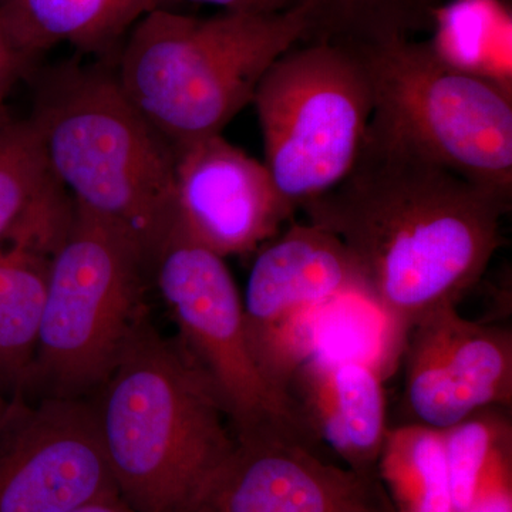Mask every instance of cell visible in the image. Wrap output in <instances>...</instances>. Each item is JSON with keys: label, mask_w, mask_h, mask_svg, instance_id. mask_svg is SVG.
Wrapping results in <instances>:
<instances>
[{"label": "cell", "mask_w": 512, "mask_h": 512, "mask_svg": "<svg viewBox=\"0 0 512 512\" xmlns=\"http://www.w3.org/2000/svg\"><path fill=\"white\" fill-rule=\"evenodd\" d=\"M309 40L373 47L412 39L433 28L443 0H303Z\"/></svg>", "instance_id": "ffe728a7"}, {"label": "cell", "mask_w": 512, "mask_h": 512, "mask_svg": "<svg viewBox=\"0 0 512 512\" xmlns=\"http://www.w3.org/2000/svg\"><path fill=\"white\" fill-rule=\"evenodd\" d=\"M69 512H137L131 505H128L119 494L107 495L99 500L80 505Z\"/></svg>", "instance_id": "d4e9b609"}, {"label": "cell", "mask_w": 512, "mask_h": 512, "mask_svg": "<svg viewBox=\"0 0 512 512\" xmlns=\"http://www.w3.org/2000/svg\"><path fill=\"white\" fill-rule=\"evenodd\" d=\"M177 0H0V20L33 59L59 45L80 55L116 60L131 29Z\"/></svg>", "instance_id": "9a60e30c"}, {"label": "cell", "mask_w": 512, "mask_h": 512, "mask_svg": "<svg viewBox=\"0 0 512 512\" xmlns=\"http://www.w3.org/2000/svg\"><path fill=\"white\" fill-rule=\"evenodd\" d=\"M441 431L457 512H466L487 488L512 480L510 409L485 407Z\"/></svg>", "instance_id": "d6986e66"}, {"label": "cell", "mask_w": 512, "mask_h": 512, "mask_svg": "<svg viewBox=\"0 0 512 512\" xmlns=\"http://www.w3.org/2000/svg\"><path fill=\"white\" fill-rule=\"evenodd\" d=\"M350 298L366 301L365 279L332 232L295 222L262 245L242 306L249 345L271 382L289 392L296 370L316 350V319Z\"/></svg>", "instance_id": "9c48e42d"}, {"label": "cell", "mask_w": 512, "mask_h": 512, "mask_svg": "<svg viewBox=\"0 0 512 512\" xmlns=\"http://www.w3.org/2000/svg\"><path fill=\"white\" fill-rule=\"evenodd\" d=\"M367 512H394L392 505L390 503H386L383 505H380V507L373 508V510L367 511Z\"/></svg>", "instance_id": "4316f807"}, {"label": "cell", "mask_w": 512, "mask_h": 512, "mask_svg": "<svg viewBox=\"0 0 512 512\" xmlns=\"http://www.w3.org/2000/svg\"><path fill=\"white\" fill-rule=\"evenodd\" d=\"M181 2V0H177ZM218 6L222 12L249 13V15H272L298 5L301 0H188Z\"/></svg>", "instance_id": "603a6c76"}, {"label": "cell", "mask_w": 512, "mask_h": 512, "mask_svg": "<svg viewBox=\"0 0 512 512\" xmlns=\"http://www.w3.org/2000/svg\"><path fill=\"white\" fill-rule=\"evenodd\" d=\"M10 120V116L8 114V110L0 111V127L5 126L6 123Z\"/></svg>", "instance_id": "83f0119b"}, {"label": "cell", "mask_w": 512, "mask_h": 512, "mask_svg": "<svg viewBox=\"0 0 512 512\" xmlns=\"http://www.w3.org/2000/svg\"><path fill=\"white\" fill-rule=\"evenodd\" d=\"M120 497L137 512H208L237 448L201 367L144 315L92 394Z\"/></svg>", "instance_id": "7a4b0ae2"}, {"label": "cell", "mask_w": 512, "mask_h": 512, "mask_svg": "<svg viewBox=\"0 0 512 512\" xmlns=\"http://www.w3.org/2000/svg\"><path fill=\"white\" fill-rule=\"evenodd\" d=\"M429 46L456 72L512 93V15L504 0H450L434 13Z\"/></svg>", "instance_id": "e0dca14e"}, {"label": "cell", "mask_w": 512, "mask_h": 512, "mask_svg": "<svg viewBox=\"0 0 512 512\" xmlns=\"http://www.w3.org/2000/svg\"><path fill=\"white\" fill-rule=\"evenodd\" d=\"M114 494L90 399L10 400L0 421V512H69Z\"/></svg>", "instance_id": "30bf717a"}, {"label": "cell", "mask_w": 512, "mask_h": 512, "mask_svg": "<svg viewBox=\"0 0 512 512\" xmlns=\"http://www.w3.org/2000/svg\"><path fill=\"white\" fill-rule=\"evenodd\" d=\"M175 231L215 254L245 255L293 212L264 163L220 136L174 146Z\"/></svg>", "instance_id": "7c38bea8"}, {"label": "cell", "mask_w": 512, "mask_h": 512, "mask_svg": "<svg viewBox=\"0 0 512 512\" xmlns=\"http://www.w3.org/2000/svg\"><path fill=\"white\" fill-rule=\"evenodd\" d=\"M376 471L394 512H457L443 431L410 421L389 429Z\"/></svg>", "instance_id": "ac0fdd59"}, {"label": "cell", "mask_w": 512, "mask_h": 512, "mask_svg": "<svg viewBox=\"0 0 512 512\" xmlns=\"http://www.w3.org/2000/svg\"><path fill=\"white\" fill-rule=\"evenodd\" d=\"M309 33L303 0L272 15L221 12L197 18L157 9L128 33L114 72L141 116L181 146L220 136L252 104L272 63L306 42Z\"/></svg>", "instance_id": "277c9868"}, {"label": "cell", "mask_w": 512, "mask_h": 512, "mask_svg": "<svg viewBox=\"0 0 512 512\" xmlns=\"http://www.w3.org/2000/svg\"><path fill=\"white\" fill-rule=\"evenodd\" d=\"M252 104L266 170L293 214L350 173L375 109L359 50L320 40L299 43L278 57Z\"/></svg>", "instance_id": "8992f818"}, {"label": "cell", "mask_w": 512, "mask_h": 512, "mask_svg": "<svg viewBox=\"0 0 512 512\" xmlns=\"http://www.w3.org/2000/svg\"><path fill=\"white\" fill-rule=\"evenodd\" d=\"M60 241L13 232L0 244V389L25 397L45 308L50 262Z\"/></svg>", "instance_id": "2e32d148"}, {"label": "cell", "mask_w": 512, "mask_h": 512, "mask_svg": "<svg viewBox=\"0 0 512 512\" xmlns=\"http://www.w3.org/2000/svg\"><path fill=\"white\" fill-rule=\"evenodd\" d=\"M10 400L8 397L3 394L2 389H0V421H2L3 416H5L6 409H8Z\"/></svg>", "instance_id": "484cf974"}, {"label": "cell", "mask_w": 512, "mask_h": 512, "mask_svg": "<svg viewBox=\"0 0 512 512\" xmlns=\"http://www.w3.org/2000/svg\"><path fill=\"white\" fill-rule=\"evenodd\" d=\"M289 394L315 439L332 447L349 470L377 480L389 431L382 367L318 349L296 370Z\"/></svg>", "instance_id": "5bb4252c"}, {"label": "cell", "mask_w": 512, "mask_h": 512, "mask_svg": "<svg viewBox=\"0 0 512 512\" xmlns=\"http://www.w3.org/2000/svg\"><path fill=\"white\" fill-rule=\"evenodd\" d=\"M356 49L372 82L370 126L470 183L512 198V93L450 69L429 42Z\"/></svg>", "instance_id": "52a82bcc"}, {"label": "cell", "mask_w": 512, "mask_h": 512, "mask_svg": "<svg viewBox=\"0 0 512 512\" xmlns=\"http://www.w3.org/2000/svg\"><path fill=\"white\" fill-rule=\"evenodd\" d=\"M410 423L444 430L512 403V333L463 318L456 306L414 323L403 343Z\"/></svg>", "instance_id": "8fae6325"}, {"label": "cell", "mask_w": 512, "mask_h": 512, "mask_svg": "<svg viewBox=\"0 0 512 512\" xmlns=\"http://www.w3.org/2000/svg\"><path fill=\"white\" fill-rule=\"evenodd\" d=\"M36 70L37 60L16 45L0 20V111H6L5 101L13 89Z\"/></svg>", "instance_id": "7402d4cb"}, {"label": "cell", "mask_w": 512, "mask_h": 512, "mask_svg": "<svg viewBox=\"0 0 512 512\" xmlns=\"http://www.w3.org/2000/svg\"><path fill=\"white\" fill-rule=\"evenodd\" d=\"M511 198L470 183L372 126L350 173L303 205L355 258L366 302L400 348L421 318L457 306L503 244Z\"/></svg>", "instance_id": "6da1fadb"}, {"label": "cell", "mask_w": 512, "mask_h": 512, "mask_svg": "<svg viewBox=\"0 0 512 512\" xmlns=\"http://www.w3.org/2000/svg\"><path fill=\"white\" fill-rule=\"evenodd\" d=\"M50 180L32 123L10 119L0 127V244Z\"/></svg>", "instance_id": "44dd1931"}, {"label": "cell", "mask_w": 512, "mask_h": 512, "mask_svg": "<svg viewBox=\"0 0 512 512\" xmlns=\"http://www.w3.org/2000/svg\"><path fill=\"white\" fill-rule=\"evenodd\" d=\"M147 269L140 249L123 232L74 204L72 221L50 262L23 399H87L99 389L146 315Z\"/></svg>", "instance_id": "5b68a950"}, {"label": "cell", "mask_w": 512, "mask_h": 512, "mask_svg": "<svg viewBox=\"0 0 512 512\" xmlns=\"http://www.w3.org/2000/svg\"><path fill=\"white\" fill-rule=\"evenodd\" d=\"M116 60L39 73L32 114L50 174L77 207L119 229L153 268L175 224V151L121 90Z\"/></svg>", "instance_id": "3957f363"}, {"label": "cell", "mask_w": 512, "mask_h": 512, "mask_svg": "<svg viewBox=\"0 0 512 512\" xmlns=\"http://www.w3.org/2000/svg\"><path fill=\"white\" fill-rule=\"evenodd\" d=\"M224 259L175 229L158 252L151 269L181 346L210 379L237 443L278 439L312 448L315 436L298 404L256 362Z\"/></svg>", "instance_id": "ba28073f"}, {"label": "cell", "mask_w": 512, "mask_h": 512, "mask_svg": "<svg viewBox=\"0 0 512 512\" xmlns=\"http://www.w3.org/2000/svg\"><path fill=\"white\" fill-rule=\"evenodd\" d=\"M386 503L379 480L272 439L237 444L208 512H367Z\"/></svg>", "instance_id": "4fadbf2b"}, {"label": "cell", "mask_w": 512, "mask_h": 512, "mask_svg": "<svg viewBox=\"0 0 512 512\" xmlns=\"http://www.w3.org/2000/svg\"><path fill=\"white\" fill-rule=\"evenodd\" d=\"M466 512H512V480L487 488Z\"/></svg>", "instance_id": "cb8c5ba5"}]
</instances>
